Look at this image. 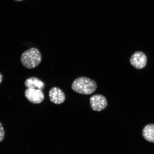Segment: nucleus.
I'll list each match as a JSON object with an SVG mask.
<instances>
[{"label":"nucleus","mask_w":154,"mask_h":154,"mask_svg":"<svg viewBox=\"0 0 154 154\" xmlns=\"http://www.w3.org/2000/svg\"><path fill=\"white\" fill-rule=\"evenodd\" d=\"M26 88L42 90L45 87V84L42 80L35 77H32L26 79L25 82Z\"/></svg>","instance_id":"0eeeda50"},{"label":"nucleus","mask_w":154,"mask_h":154,"mask_svg":"<svg viewBox=\"0 0 154 154\" xmlns=\"http://www.w3.org/2000/svg\"><path fill=\"white\" fill-rule=\"evenodd\" d=\"M131 65L137 69H143L147 63V57L145 54L141 51H137L131 57L130 59Z\"/></svg>","instance_id":"39448f33"},{"label":"nucleus","mask_w":154,"mask_h":154,"mask_svg":"<svg viewBox=\"0 0 154 154\" xmlns=\"http://www.w3.org/2000/svg\"><path fill=\"white\" fill-rule=\"evenodd\" d=\"M14 1L16 2H20L23 1V0H14Z\"/></svg>","instance_id":"9b49d317"},{"label":"nucleus","mask_w":154,"mask_h":154,"mask_svg":"<svg viewBox=\"0 0 154 154\" xmlns=\"http://www.w3.org/2000/svg\"><path fill=\"white\" fill-rule=\"evenodd\" d=\"M72 88L77 93L84 95H90L96 91L97 84L95 81L87 77H80L74 80Z\"/></svg>","instance_id":"f257e3e1"},{"label":"nucleus","mask_w":154,"mask_h":154,"mask_svg":"<svg viewBox=\"0 0 154 154\" xmlns=\"http://www.w3.org/2000/svg\"><path fill=\"white\" fill-rule=\"evenodd\" d=\"M3 80V76L0 73V84L1 83L2 81Z\"/></svg>","instance_id":"9d476101"},{"label":"nucleus","mask_w":154,"mask_h":154,"mask_svg":"<svg viewBox=\"0 0 154 154\" xmlns=\"http://www.w3.org/2000/svg\"><path fill=\"white\" fill-rule=\"evenodd\" d=\"M25 96L29 101L35 104L42 103L44 99L42 90L33 88H27L25 90Z\"/></svg>","instance_id":"20e7f679"},{"label":"nucleus","mask_w":154,"mask_h":154,"mask_svg":"<svg viewBox=\"0 0 154 154\" xmlns=\"http://www.w3.org/2000/svg\"><path fill=\"white\" fill-rule=\"evenodd\" d=\"M49 96L50 100L55 104H61L66 99V96L64 92L57 87H54L51 88L49 91Z\"/></svg>","instance_id":"423d86ee"},{"label":"nucleus","mask_w":154,"mask_h":154,"mask_svg":"<svg viewBox=\"0 0 154 154\" xmlns=\"http://www.w3.org/2000/svg\"><path fill=\"white\" fill-rule=\"evenodd\" d=\"M90 106L92 110L100 112L105 109L107 106V102L104 96L101 94L92 96L90 100Z\"/></svg>","instance_id":"7ed1b4c3"},{"label":"nucleus","mask_w":154,"mask_h":154,"mask_svg":"<svg viewBox=\"0 0 154 154\" xmlns=\"http://www.w3.org/2000/svg\"><path fill=\"white\" fill-rule=\"evenodd\" d=\"M42 60V56L37 48H32L23 53L20 61L23 66L28 69L35 68L38 66Z\"/></svg>","instance_id":"f03ea898"},{"label":"nucleus","mask_w":154,"mask_h":154,"mask_svg":"<svg viewBox=\"0 0 154 154\" xmlns=\"http://www.w3.org/2000/svg\"><path fill=\"white\" fill-rule=\"evenodd\" d=\"M5 137V131L2 124L0 122V142L3 141Z\"/></svg>","instance_id":"1a4fd4ad"},{"label":"nucleus","mask_w":154,"mask_h":154,"mask_svg":"<svg viewBox=\"0 0 154 154\" xmlns=\"http://www.w3.org/2000/svg\"><path fill=\"white\" fill-rule=\"evenodd\" d=\"M142 135L147 141L154 143V124L146 125L142 130Z\"/></svg>","instance_id":"6e6552de"}]
</instances>
